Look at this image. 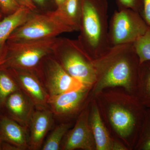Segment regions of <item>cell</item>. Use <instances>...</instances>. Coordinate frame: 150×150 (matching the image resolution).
Segmentation results:
<instances>
[{"label":"cell","instance_id":"ba28073f","mask_svg":"<svg viewBox=\"0 0 150 150\" xmlns=\"http://www.w3.org/2000/svg\"><path fill=\"white\" fill-rule=\"evenodd\" d=\"M8 69L20 89L29 98L34 105L43 107L48 105L50 96L40 80L37 70Z\"/></svg>","mask_w":150,"mask_h":150},{"label":"cell","instance_id":"5b68a950","mask_svg":"<svg viewBox=\"0 0 150 150\" xmlns=\"http://www.w3.org/2000/svg\"><path fill=\"white\" fill-rule=\"evenodd\" d=\"M77 31L60 21L51 13L35 11L23 24L18 28L7 41L37 40L58 37L62 33Z\"/></svg>","mask_w":150,"mask_h":150},{"label":"cell","instance_id":"484cf974","mask_svg":"<svg viewBox=\"0 0 150 150\" xmlns=\"http://www.w3.org/2000/svg\"><path fill=\"white\" fill-rule=\"evenodd\" d=\"M20 7H24L33 11H36L37 7L34 4L32 0H15Z\"/></svg>","mask_w":150,"mask_h":150},{"label":"cell","instance_id":"4316f807","mask_svg":"<svg viewBox=\"0 0 150 150\" xmlns=\"http://www.w3.org/2000/svg\"><path fill=\"white\" fill-rule=\"evenodd\" d=\"M51 1H53V0H32L37 8H39L42 9H46L49 5V3Z\"/></svg>","mask_w":150,"mask_h":150},{"label":"cell","instance_id":"9a60e30c","mask_svg":"<svg viewBox=\"0 0 150 150\" xmlns=\"http://www.w3.org/2000/svg\"><path fill=\"white\" fill-rule=\"evenodd\" d=\"M89 125L98 150H126L123 146L112 142L108 132L103 123L99 111L96 106L92 109Z\"/></svg>","mask_w":150,"mask_h":150},{"label":"cell","instance_id":"7c38bea8","mask_svg":"<svg viewBox=\"0 0 150 150\" xmlns=\"http://www.w3.org/2000/svg\"><path fill=\"white\" fill-rule=\"evenodd\" d=\"M53 121V113L51 110L41 109L34 111L29 122L28 138L29 149H41L43 140L51 129Z\"/></svg>","mask_w":150,"mask_h":150},{"label":"cell","instance_id":"cb8c5ba5","mask_svg":"<svg viewBox=\"0 0 150 150\" xmlns=\"http://www.w3.org/2000/svg\"><path fill=\"white\" fill-rule=\"evenodd\" d=\"M0 7L5 16L13 13L20 6L15 0H0Z\"/></svg>","mask_w":150,"mask_h":150},{"label":"cell","instance_id":"8fae6325","mask_svg":"<svg viewBox=\"0 0 150 150\" xmlns=\"http://www.w3.org/2000/svg\"><path fill=\"white\" fill-rule=\"evenodd\" d=\"M34 105L20 89L11 94L5 104L4 111L8 116L22 126L29 124Z\"/></svg>","mask_w":150,"mask_h":150},{"label":"cell","instance_id":"44dd1931","mask_svg":"<svg viewBox=\"0 0 150 150\" xmlns=\"http://www.w3.org/2000/svg\"><path fill=\"white\" fill-rule=\"evenodd\" d=\"M139 60V64L150 61V26L144 34L133 43Z\"/></svg>","mask_w":150,"mask_h":150},{"label":"cell","instance_id":"4fadbf2b","mask_svg":"<svg viewBox=\"0 0 150 150\" xmlns=\"http://www.w3.org/2000/svg\"><path fill=\"white\" fill-rule=\"evenodd\" d=\"M85 86L79 89L50 96L48 105L53 114L58 116L74 111L83 100L87 92Z\"/></svg>","mask_w":150,"mask_h":150},{"label":"cell","instance_id":"3957f363","mask_svg":"<svg viewBox=\"0 0 150 150\" xmlns=\"http://www.w3.org/2000/svg\"><path fill=\"white\" fill-rule=\"evenodd\" d=\"M61 38L6 41L1 66L7 69L36 70L45 57L53 54Z\"/></svg>","mask_w":150,"mask_h":150},{"label":"cell","instance_id":"ffe728a7","mask_svg":"<svg viewBox=\"0 0 150 150\" xmlns=\"http://www.w3.org/2000/svg\"><path fill=\"white\" fill-rule=\"evenodd\" d=\"M70 126L69 124L62 123L56 126L44 142L41 150H60L63 138L68 132Z\"/></svg>","mask_w":150,"mask_h":150},{"label":"cell","instance_id":"9c48e42d","mask_svg":"<svg viewBox=\"0 0 150 150\" xmlns=\"http://www.w3.org/2000/svg\"><path fill=\"white\" fill-rule=\"evenodd\" d=\"M67 135L64 142L62 145V149L93 150L96 149L87 111L82 112L74 127Z\"/></svg>","mask_w":150,"mask_h":150},{"label":"cell","instance_id":"7402d4cb","mask_svg":"<svg viewBox=\"0 0 150 150\" xmlns=\"http://www.w3.org/2000/svg\"><path fill=\"white\" fill-rule=\"evenodd\" d=\"M141 132L138 148L141 150H150V110L145 112Z\"/></svg>","mask_w":150,"mask_h":150},{"label":"cell","instance_id":"f1b7e54d","mask_svg":"<svg viewBox=\"0 0 150 150\" xmlns=\"http://www.w3.org/2000/svg\"><path fill=\"white\" fill-rule=\"evenodd\" d=\"M6 43L0 45V66L3 64L4 61Z\"/></svg>","mask_w":150,"mask_h":150},{"label":"cell","instance_id":"30bf717a","mask_svg":"<svg viewBox=\"0 0 150 150\" xmlns=\"http://www.w3.org/2000/svg\"><path fill=\"white\" fill-rule=\"evenodd\" d=\"M145 111L136 114L118 105L111 106L109 111V118L112 126L121 137H129L140 127L139 120H144Z\"/></svg>","mask_w":150,"mask_h":150},{"label":"cell","instance_id":"277c9868","mask_svg":"<svg viewBox=\"0 0 150 150\" xmlns=\"http://www.w3.org/2000/svg\"><path fill=\"white\" fill-rule=\"evenodd\" d=\"M53 55L67 73L85 86L97 80L94 59L79 40L61 37Z\"/></svg>","mask_w":150,"mask_h":150},{"label":"cell","instance_id":"1f68e13d","mask_svg":"<svg viewBox=\"0 0 150 150\" xmlns=\"http://www.w3.org/2000/svg\"><path fill=\"white\" fill-rule=\"evenodd\" d=\"M3 142L4 141L2 139L1 137L0 136V150H1L2 144Z\"/></svg>","mask_w":150,"mask_h":150},{"label":"cell","instance_id":"f546056e","mask_svg":"<svg viewBox=\"0 0 150 150\" xmlns=\"http://www.w3.org/2000/svg\"><path fill=\"white\" fill-rule=\"evenodd\" d=\"M66 0H53L54 3L56 6V7L60 6L62 5V4Z\"/></svg>","mask_w":150,"mask_h":150},{"label":"cell","instance_id":"603a6c76","mask_svg":"<svg viewBox=\"0 0 150 150\" xmlns=\"http://www.w3.org/2000/svg\"><path fill=\"white\" fill-rule=\"evenodd\" d=\"M118 9L129 8L142 13L143 0H116Z\"/></svg>","mask_w":150,"mask_h":150},{"label":"cell","instance_id":"8992f818","mask_svg":"<svg viewBox=\"0 0 150 150\" xmlns=\"http://www.w3.org/2000/svg\"><path fill=\"white\" fill-rule=\"evenodd\" d=\"M148 27L139 13L131 9H118L109 21L110 47L134 43L144 34Z\"/></svg>","mask_w":150,"mask_h":150},{"label":"cell","instance_id":"d4e9b609","mask_svg":"<svg viewBox=\"0 0 150 150\" xmlns=\"http://www.w3.org/2000/svg\"><path fill=\"white\" fill-rule=\"evenodd\" d=\"M142 16L149 26H150V0H143Z\"/></svg>","mask_w":150,"mask_h":150},{"label":"cell","instance_id":"83f0119b","mask_svg":"<svg viewBox=\"0 0 150 150\" xmlns=\"http://www.w3.org/2000/svg\"><path fill=\"white\" fill-rule=\"evenodd\" d=\"M1 150H21L19 148L10 143L3 142Z\"/></svg>","mask_w":150,"mask_h":150},{"label":"cell","instance_id":"52a82bcc","mask_svg":"<svg viewBox=\"0 0 150 150\" xmlns=\"http://www.w3.org/2000/svg\"><path fill=\"white\" fill-rule=\"evenodd\" d=\"M37 71L43 78L50 96L77 90L84 86L65 71L53 54L42 60Z\"/></svg>","mask_w":150,"mask_h":150},{"label":"cell","instance_id":"e0dca14e","mask_svg":"<svg viewBox=\"0 0 150 150\" xmlns=\"http://www.w3.org/2000/svg\"><path fill=\"white\" fill-rule=\"evenodd\" d=\"M35 12L20 7L13 13L0 20V45L5 43L13 31L27 21Z\"/></svg>","mask_w":150,"mask_h":150},{"label":"cell","instance_id":"d6986e66","mask_svg":"<svg viewBox=\"0 0 150 150\" xmlns=\"http://www.w3.org/2000/svg\"><path fill=\"white\" fill-rule=\"evenodd\" d=\"M139 96L142 103L150 107V61L140 64L138 80Z\"/></svg>","mask_w":150,"mask_h":150},{"label":"cell","instance_id":"4dcf8cb0","mask_svg":"<svg viewBox=\"0 0 150 150\" xmlns=\"http://www.w3.org/2000/svg\"><path fill=\"white\" fill-rule=\"evenodd\" d=\"M3 16H4V14L3 13L0 7V20H1L3 18Z\"/></svg>","mask_w":150,"mask_h":150},{"label":"cell","instance_id":"6da1fadb","mask_svg":"<svg viewBox=\"0 0 150 150\" xmlns=\"http://www.w3.org/2000/svg\"><path fill=\"white\" fill-rule=\"evenodd\" d=\"M98 82L95 93L108 87L121 86L131 89L138 80L139 60L133 43L112 46L94 60Z\"/></svg>","mask_w":150,"mask_h":150},{"label":"cell","instance_id":"2e32d148","mask_svg":"<svg viewBox=\"0 0 150 150\" xmlns=\"http://www.w3.org/2000/svg\"><path fill=\"white\" fill-rule=\"evenodd\" d=\"M50 12L62 22L79 31L82 16L81 0H66L62 5Z\"/></svg>","mask_w":150,"mask_h":150},{"label":"cell","instance_id":"7a4b0ae2","mask_svg":"<svg viewBox=\"0 0 150 150\" xmlns=\"http://www.w3.org/2000/svg\"><path fill=\"white\" fill-rule=\"evenodd\" d=\"M82 16L78 40L93 59L110 48L108 0H81Z\"/></svg>","mask_w":150,"mask_h":150},{"label":"cell","instance_id":"ac0fdd59","mask_svg":"<svg viewBox=\"0 0 150 150\" xmlns=\"http://www.w3.org/2000/svg\"><path fill=\"white\" fill-rule=\"evenodd\" d=\"M19 90L18 85L8 69L0 66V115L4 111L8 97Z\"/></svg>","mask_w":150,"mask_h":150},{"label":"cell","instance_id":"5bb4252c","mask_svg":"<svg viewBox=\"0 0 150 150\" xmlns=\"http://www.w3.org/2000/svg\"><path fill=\"white\" fill-rule=\"evenodd\" d=\"M0 136L4 142L12 144L21 150L29 149L24 126L7 115H0Z\"/></svg>","mask_w":150,"mask_h":150}]
</instances>
